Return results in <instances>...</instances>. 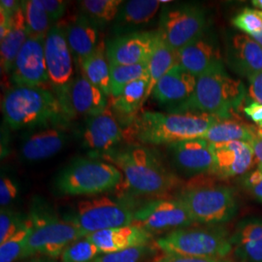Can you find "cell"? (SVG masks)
<instances>
[{"label":"cell","mask_w":262,"mask_h":262,"mask_svg":"<svg viewBox=\"0 0 262 262\" xmlns=\"http://www.w3.org/2000/svg\"><path fill=\"white\" fill-rule=\"evenodd\" d=\"M102 254L88 238H82L69 245L61 254V262H93Z\"/></svg>","instance_id":"obj_36"},{"label":"cell","mask_w":262,"mask_h":262,"mask_svg":"<svg viewBox=\"0 0 262 262\" xmlns=\"http://www.w3.org/2000/svg\"><path fill=\"white\" fill-rule=\"evenodd\" d=\"M124 138V130L110 105L101 114L86 118L82 139L84 148L93 150L91 156L116 149Z\"/></svg>","instance_id":"obj_15"},{"label":"cell","mask_w":262,"mask_h":262,"mask_svg":"<svg viewBox=\"0 0 262 262\" xmlns=\"http://www.w3.org/2000/svg\"><path fill=\"white\" fill-rule=\"evenodd\" d=\"M81 73L109 98L111 96L110 64L106 55V43L101 40L98 47L79 66Z\"/></svg>","instance_id":"obj_28"},{"label":"cell","mask_w":262,"mask_h":262,"mask_svg":"<svg viewBox=\"0 0 262 262\" xmlns=\"http://www.w3.org/2000/svg\"><path fill=\"white\" fill-rule=\"evenodd\" d=\"M29 38L23 6L11 17L10 28L5 37L0 40V61L2 73H11L15 60Z\"/></svg>","instance_id":"obj_26"},{"label":"cell","mask_w":262,"mask_h":262,"mask_svg":"<svg viewBox=\"0 0 262 262\" xmlns=\"http://www.w3.org/2000/svg\"><path fill=\"white\" fill-rule=\"evenodd\" d=\"M252 4H253V7L262 11V0H253L252 1Z\"/></svg>","instance_id":"obj_50"},{"label":"cell","mask_w":262,"mask_h":262,"mask_svg":"<svg viewBox=\"0 0 262 262\" xmlns=\"http://www.w3.org/2000/svg\"><path fill=\"white\" fill-rule=\"evenodd\" d=\"M246 95L243 83L228 75L223 63L209 69L196 80L194 93L180 112L203 113L219 119H231Z\"/></svg>","instance_id":"obj_4"},{"label":"cell","mask_w":262,"mask_h":262,"mask_svg":"<svg viewBox=\"0 0 262 262\" xmlns=\"http://www.w3.org/2000/svg\"><path fill=\"white\" fill-rule=\"evenodd\" d=\"M18 183L8 175L2 174L0 179V205L1 208H7L19 196Z\"/></svg>","instance_id":"obj_40"},{"label":"cell","mask_w":262,"mask_h":262,"mask_svg":"<svg viewBox=\"0 0 262 262\" xmlns=\"http://www.w3.org/2000/svg\"><path fill=\"white\" fill-rule=\"evenodd\" d=\"M197 78L177 64L171 68L156 85L152 95L159 103H185L194 93Z\"/></svg>","instance_id":"obj_21"},{"label":"cell","mask_w":262,"mask_h":262,"mask_svg":"<svg viewBox=\"0 0 262 262\" xmlns=\"http://www.w3.org/2000/svg\"><path fill=\"white\" fill-rule=\"evenodd\" d=\"M232 25L249 36L257 34L262 31V11L245 8L232 19Z\"/></svg>","instance_id":"obj_39"},{"label":"cell","mask_w":262,"mask_h":262,"mask_svg":"<svg viewBox=\"0 0 262 262\" xmlns=\"http://www.w3.org/2000/svg\"><path fill=\"white\" fill-rule=\"evenodd\" d=\"M149 63V62H148ZM148 63L135 64V66H111V96L115 97L121 94L122 90L148 74Z\"/></svg>","instance_id":"obj_34"},{"label":"cell","mask_w":262,"mask_h":262,"mask_svg":"<svg viewBox=\"0 0 262 262\" xmlns=\"http://www.w3.org/2000/svg\"><path fill=\"white\" fill-rule=\"evenodd\" d=\"M156 246L163 253L214 259H224L233 251L231 236L216 225L179 228L158 239Z\"/></svg>","instance_id":"obj_7"},{"label":"cell","mask_w":262,"mask_h":262,"mask_svg":"<svg viewBox=\"0 0 262 262\" xmlns=\"http://www.w3.org/2000/svg\"><path fill=\"white\" fill-rule=\"evenodd\" d=\"M23 262H56V259L47 256H33L30 257L27 261Z\"/></svg>","instance_id":"obj_48"},{"label":"cell","mask_w":262,"mask_h":262,"mask_svg":"<svg viewBox=\"0 0 262 262\" xmlns=\"http://www.w3.org/2000/svg\"><path fill=\"white\" fill-rule=\"evenodd\" d=\"M45 58L53 93L68 118H73L69 95L74 82V57L67 44L62 25L59 23L51 28L45 38Z\"/></svg>","instance_id":"obj_10"},{"label":"cell","mask_w":262,"mask_h":262,"mask_svg":"<svg viewBox=\"0 0 262 262\" xmlns=\"http://www.w3.org/2000/svg\"><path fill=\"white\" fill-rule=\"evenodd\" d=\"M31 232L32 223L28 216L26 225L5 243L0 245V262H14L20 259Z\"/></svg>","instance_id":"obj_35"},{"label":"cell","mask_w":262,"mask_h":262,"mask_svg":"<svg viewBox=\"0 0 262 262\" xmlns=\"http://www.w3.org/2000/svg\"><path fill=\"white\" fill-rule=\"evenodd\" d=\"M85 238L92 241L101 253H112L150 245L152 234L140 225L133 224L97 231L88 235Z\"/></svg>","instance_id":"obj_20"},{"label":"cell","mask_w":262,"mask_h":262,"mask_svg":"<svg viewBox=\"0 0 262 262\" xmlns=\"http://www.w3.org/2000/svg\"><path fill=\"white\" fill-rule=\"evenodd\" d=\"M92 158L102 159L120 169L123 182L135 194L162 196L181 183L178 176L165 166L157 152L140 145L116 148Z\"/></svg>","instance_id":"obj_1"},{"label":"cell","mask_w":262,"mask_h":262,"mask_svg":"<svg viewBox=\"0 0 262 262\" xmlns=\"http://www.w3.org/2000/svg\"><path fill=\"white\" fill-rule=\"evenodd\" d=\"M250 37L253 38V40L255 42H257L262 47V31L259 32V33H257V34H254L253 36H250Z\"/></svg>","instance_id":"obj_49"},{"label":"cell","mask_w":262,"mask_h":262,"mask_svg":"<svg viewBox=\"0 0 262 262\" xmlns=\"http://www.w3.org/2000/svg\"><path fill=\"white\" fill-rule=\"evenodd\" d=\"M162 1L129 0L122 3L116 18V28H135L148 24L155 18Z\"/></svg>","instance_id":"obj_29"},{"label":"cell","mask_w":262,"mask_h":262,"mask_svg":"<svg viewBox=\"0 0 262 262\" xmlns=\"http://www.w3.org/2000/svg\"><path fill=\"white\" fill-rule=\"evenodd\" d=\"M24 15L29 37L46 38L51 28L55 26L44 8L41 0L21 1Z\"/></svg>","instance_id":"obj_32"},{"label":"cell","mask_w":262,"mask_h":262,"mask_svg":"<svg viewBox=\"0 0 262 262\" xmlns=\"http://www.w3.org/2000/svg\"><path fill=\"white\" fill-rule=\"evenodd\" d=\"M28 215H24L12 208H1L0 211V245L5 243L26 225Z\"/></svg>","instance_id":"obj_37"},{"label":"cell","mask_w":262,"mask_h":262,"mask_svg":"<svg viewBox=\"0 0 262 262\" xmlns=\"http://www.w3.org/2000/svg\"><path fill=\"white\" fill-rule=\"evenodd\" d=\"M45 10L47 11L49 16L53 23H56L63 17L66 14L67 3L62 0H41Z\"/></svg>","instance_id":"obj_42"},{"label":"cell","mask_w":262,"mask_h":262,"mask_svg":"<svg viewBox=\"0 0 262 262\" xmlns=\"http://www.w3.org/2000/svg\"><path fill=\"white\" fill-rule=\"evenodd\" d=\"M244 186L262 203V168L256 167L244 179Z\"/></svg>","instance_id":"obj_41"},{"label":"cell","mask_w":262,"mask_h":262,"mask_svg":"<svg viewBox=\"0 0 262 262\" xmlns=\"http://www.w3.org/2000/svg\"><path fill=\"white\" fill-rule=\"evenodd\" d=\"M244 113L253 122L262 126V104L253 101L244 108Z\"/></svg>","instance_id":"obj_45"},{"label":"cell","mask_w":262,"mask_h":262,"mask_svg":"<svg viewBox=\"0 0 262 262\" xmlns=\"http://www.w3.org/2000/svg\"><path fill=\"white\" fill-rule=\"evenodd\" d=\"M155 262H227L223 259H214V258H200V257H192L187 255L180 254H171V253H163Z\"/></svg>","instance_id":"obj_43"},{"label":"cell","mask_w":262,"mask_h":262,"mask_svg":"<svg viewBox=\"0 0 262 262\" xmlns=\"http://www.w3.org/2000/svg\"><path fill=\"white\" fill-rule=\"evenodd\" d=\"M133 204L121 198L94 197L80 201L63 219L86 236L97 231L134 224Z\"/></svg>","instance_id":"obj_8"},{"label":"cell","mask_w":262,"mask_h":262,"mask_svg":"<svg viewBox=\"0 0 262 262\" xmlns=\"http://www.w3.org/2000/svg\"><path fill=\"white\" fill-rule=\"evenodd\" d=\"M134 224L150 233L176 230L194 224L184 203L176 198H158L144 203L134 213Z\"/></svg>","instance_id":"obj_12"},{"label":"cell","mask_w":262,"mask_h":262,"mask_svg":"<svg viewBox=\"0 0 262 262\" xmlns=\"http://www.w3.org/2000/svg\"><path fill=\"white\" fill-rule=\"evenodd\" d=\"M63 124L45 126L29 134L20 146V156L27 161L53 158L66 147L69 135Z\"/></svg>","instance_id":"obj_18"},{"label":"cell","mask_w":262,"mask_h":262,"mask_svg":"<svg viewBox=\"0 0 262 262\" xmlns=\"http://www.w3.org/2000/svg\"><path fill=\"white\" fill-rule=\"evenodd\" d=\"M253 148L254 159L257 163V167L262 168V131L257 130L253 139L250 142Z\"/></svg>","instance_id":"obj_46"},{"label":"cell","mask_w":262,"mask_h":262,"mask_svg":"<svg viewBox=\"0 0 262 262\" xmlns=\"http://www.w3.org/2000/svg\"><path fill=\"white\" fill-rule=\"evenodd\" d=\"M28 216L32 232L20 259L33 256L57 259L69 245L86 237L75 225L57 215L42 198H33Z\"/></svg>","instance_id":"obj_5"},{"label":"cell","mask_w":262,"mask_h":262,"mask_svg":"<svg viewBox=\"0 0 262 262\" xmlns=\"http://www.w3.org/2000/svg\"><path fill=\"white\" fill-rule=\"evenodd\" d=\"M253 126L231 119H220L215 122L202 137L211 144L227 142H248L250 143L256 133Z\"/></svg>","instance_id":"obj_31"},{"label":"cell","mask_w":262,"mask_h":262,"mask_svg":"<svg viewBox=\"0 0 262 262\" xmlns=\"http://www.w3.org/2000/svg\"><path fill=\"white\" fill-rule=\"evenodd\" d=\"M159 38V30L133 31L118 35L106 43V55L111 66L148 63Z\"/></svg>","instance_id":"obj_13"},{"label":"cell","mask_w":262,"mask_h":262,"mask_svg":"<svg viewBox=\"0 0 262 262\" xmlns=\"http://www.w3.org/2000/svg\"><path fill=\"white\" fill-rule=\"evenodd\" d=\"M122 3V0H84L81 7L84 15L102 27L116 19Z\"/></svg>","instance_id":"obj_33"},{"label":"cell","mask_w":262,"mask_h":262,"mask_svg":"<svg viewBox=\"0 0 262 262\" xmlns=\"http://www.w3.org/2000/svg\"><path fill=\"white\" fill-rule=\"evenodd\" d=\"M220 119L197 112H143L124 130V136L145 145L174 144L202 138Z\"/></svg>","instance_id":"obj_2"},{"label":"cell","mask_w":262,"mask_h":262,"mask_svg":"<svg viewBox=\"0 0 262 262\" xmlns=\"http://www.w3.org/2000/svg\"><path fill=\"white\" fill-rule=\"evenodd\" d=\"M69 101L74 116L86 118L101 114L109 106V97L82 73L76 77L71 85Z\"/></svg>","instance_id":"obj_23"},{"label":"cell","mask_w":262,"mask_h":262,"mask_svg":"<svg viewBox=\"0 0 262 262\" xmlns=\"http://www.w3.org/2000/svg\"><path fill=\"white\" fill-rule=\"evenodd\" d=\"M2 113L13 130L62 124L69 119L56 94L44 88H11L2 99Z\"/></svg>","instance_id":"obj_3"},{"label":"cell","mask_w":262,"mask_h":262,"mask_svg":"<svg viewBox=\"0 0 262 262\" xmlns=\"http://www.w3.org/2000/svg\"><path fill=\"white\" fill-rule=\"evenodd\" d=\"M172 161L179 171L187 176L212 174L215 164L213 147L210 142L197 138L169 145Z\"/></svg>","instance_id":"obj_16"},{"label":"cell","mask_w":262,"mask_h":262,"mask_svg":"<svg viewBox=\"0 0 262 262\" xmlns=\"http://www.w3.org/2000/svg\"><path fill=\"white\" fill-rule=\"evenodd\" d=\"M150 78L146 76L126 85L121 94L115 97H110L109 105L116 117L131 122L138 116L141 108L144 106L145 96L147 94ZM128 124V125H129Z\"/></svg>","instance_id":"obj_27"},{"label":"cell","mask_w":262,"mask_h":262,"mask_svg":"<svg viewBox=\"0 0 262 262\" xmlns=\"http://www.w3.org/2000/svg\"><path fill=\"white\" fill-rule=\"evenodd\" d=\"M62 28L74 60L80 66L102 40L99 37V27L82 12L66 25H62Z\"/></svg>","instance_id":"obj_19"},{"label":"cell","mask_w":262,"mask_h":262,"mask_svg":"<svg viewBox=\"0 0 262 262\" xmlns=\"http://www.w3.org/2000/svg\"><path fill=\"white\" fill-rule=\"evenodd\" d=\"M231 64L235 70L250 78L262 71V47L246 34H237L232 39Z\"/></svg>","instance_id":"obj_25"},{"label":"cell","mask_w":262,"mask_h":262,"mask_svg":"<svg viewBox=\"0 0 262 262\" xmlns=\"http://www.w3.org/2000/svg\"><path fill=\"white\" fill-rule=\"evenodd\" d=\"M178 63V53L168 46L159 34L157 46L155 48L154 53L150 56L148 63V74L150 81L144 103H146L150 94H152V92L157 84L159 83V80L165 75L171 68L177 66Z\"/></svg>","instance_id":"obj_30"},{"label":"cell","mask_w":262,"mask_h":262,"mask_svg":"<svg viewBox=\"0 0 262 262\" xmlns=\"http://www.w3.org/2000/svg\"><path fill=\"white\" fill-rule=\"evenodd\" d=\"M233 249L246 262H262V220L246 219L231 236Z\"/></svg>","instance_id":"obj_24"},{"label":"cell","mask_w":262,"mask_h":262,"mask_svg":"<svg viewBox=\"0 0 262 262\" xmlns=\"http://www.w3.org/2000/svg\"><path fill=\"white\" fill-rule=\"evenodd\" d=\"M21 6V1L17 0H1L0 1V11L6 13L9 16H13L19 7Z\"/></svg>","instance_id":"obj_47"},{"label":"cell","mask_w":262,"mask_h":262,"mask_svg":"<svg viewBox=\"0 0 262 262\" xmlns=\"http://www.w3.org/2000/svg\"><path fill=\"white\" fill-rule=\"evenodd\" d=\"M177 198L184 203L194 224L222 225L231 221L237 212L234 191L225 186H189Z\"/></svg>","instance_id":"obj_9"},{"label":"cell","mask_w":262,"mask_h":262,"mask_svg":"<svg viewBox=\"0 0 262 262\" xmlns=\"http://www.w3.org/2000/svg\"><path fill=\"white\" fill-rule=\"evenodd\" d=\"M154 253L150 245L134 247L121 252L103 253L96 257L93 262H141Z\"/></svg>","instance_id":"obj_38"},{"label":"cell","mask_w":262,"mask_h":262,"mask_svg":"<svg viewBox=\"0 0 262 262\" xmlns=\"http://www.w3.org/2000/svg\"><path fill=\"white\" fill-rule=\"evenodd\" d=\"M249 94L257 103L262 104V71L249 78Z\"/></svg>","instance_id":"obj_44"},{"label":"cell","mask_w":262,"mask_h":262,"mask_svg":"<svg viewBox=\"0 0 262 262\" xmlns=\"http://www.w3.org/2000/svg\"><path fill=\"white\" fill-rule=\"evenodd\" d=\"M178 56L179 64L196 78L223 63L216 44L205 33L179 51Z\"/></svg>","instance_id":"obj_22"},{"label":"cell","mask_w":262,"mask_h":262,"mask_svg":"<svg viewBox=\"0 0 262 262\" xmlns=\"http://www.w3.org/2000/svg\"><path fill=\"white\" fill-rule=\"evenodd\" d=\"M205 11L194 4L165 6L159 19V34L163 41L179 53L206 31Z\"/></svg>","instance_id":"obj_11"},{"label":"cell","mask_w":262,"mask_h":262,"mask_svg":"<svg viewBox=\"0 0 262 262\" xmlns=\"http://www.w3.org/2000/svg\"><path fill=\"white\" fill-rule=\"evenodd\" d=\"M215 164L212 174L230 179L248 173L255 162L253 148L248 142L234 141L212 144Z\"/></svg>","instance_id":"obj_17"},{"label":"cell","mask_w":262,"mask_h":262,"mask_svg":"<svg viewBox=\"0 0 262 262\" xmlns=\"http://www.w3.org/2000/svg\"><path fill=\"white\" fill-rule=\"evenodd\" d=\"M123 182L121 170L95 158H78L56 176L55 188L61 195H96L110 191Z\"/></svg>","instance_id":"obj_6"},{"label":"cell","mask_w":262,"mask_h":262,"mask_svg":"<svg viewBox=\"0 0 262 262\" xmlns=\"http://www.w3.org/2000/svg\"><path fill=\"white\" fill-rule=\"evenodd\" d=\"M14 86L45 88L50 84L45 58V38L29 37L11 71Z\"/></svg>","instance_id":"obj_14"}]
</instances>
